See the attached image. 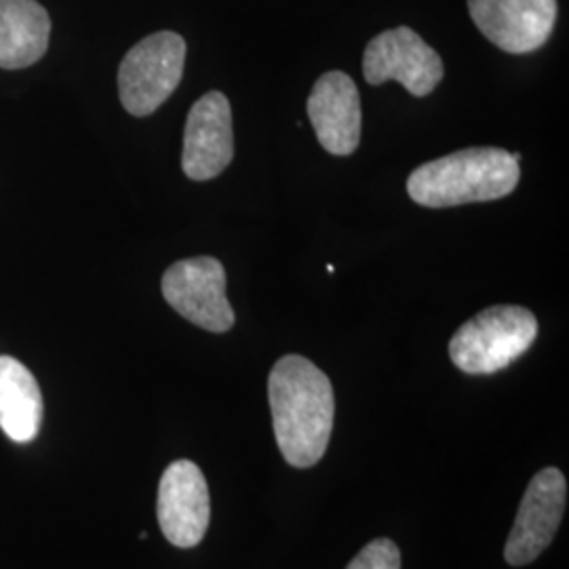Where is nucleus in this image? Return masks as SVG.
Wrapping results in <instances>:
<instances>
[{"label":"nucleus","instance_id":"nucleus-1","mask_svg":"<svg viewBox=\"0 0 569 569\" xmlns=\"http://www.w3.org/2000/svg\"><path fill=\"white\" fill-rule=\"evenodd\" d=\"M268 401L284 462L293 468L315 467L326 456L336 418L329 378L306 357L287 355L270 371Z\"/></svg>","mask_w":569,"mask_h":569},{"label":"nucleus","instance_id":"nucleus-2","mask_svg":"<svg viewBox=\"0 0 569 569\" xmlns=\"http://www.w3.org/2000/svg\"><path fill=\"white\" fill-rule=\"evenodd\" d=\"M519 178L521 169L510 152L481 146L420 164L407 178V192L422 207L443 209L505 199Z\"/></svg>","mask_w":569,"mask_h":569},{"label":"nucleus","instance_id":"nucleus-3","mask_svg":"<svg viewBox=\"0 0 569 569\" xmlns=\"http://www.w3.org/2000/svg\"><path fill=\"white\" fill-rule=\"evenodd\" d=\"M538 336V319L523 306H491L460 327L451 342L453 366L470 376L496 373L521 355Z\"/></svg>","mask_w":569,"mask_h":569},{"label":"nucleus","instance_id":"nucleus-4","mask_svg":"<svg viewBox=\"0 0 569 569\" xmlns=\"http://www.w3.org/2000/svg\"><path fill=\"white\" fill-rule=\"evenodd\" d=\"M186 41L176 32L146 37L122 58L119 96L133 117H148L159 110L182 81Z\"/></svg>","mask_w":569,"mask_h":569},{"label":"nucleus","instance_id":"nucleus-5","mask_svg":"<svg viewBox=\"0 0 569 569\" xmlns=\"http://www.w3.org/2000/svg\"><path fill=\"white\" fill-rule=\"evenodd\" d=\"M363 74L369 84L401 82L416 98H427L443 81L446 68L439 53L407 26L371 39L363 53Z\"/></svg>","mask_w":569,"mask_h":569},{"label":"nucleus","instance_id":"nucleus-6","mask_svg":"<svg viewBox=\"0 0 569 569\" xmlns=\"http://www.w3.org/2000/svg\"><path fill=\"white\" fill-rule=\"evenodd\" d=\"M163 298L192 326L226 333L234 326V310L226 298V270L216 258H190L167 268Z\"/></svg>","mask_w":569,"mask_h":569},{"label":"nucleus","instance_id":"nucleus-7","mask_svg":"<svg viewBox=\"0 0 569 569\" xmlns=\"http://www.w3.org/2000/svg\"><path fill=\"white\" fill-rule=\"evenodd\" d=\"M568 502V481L559 468H542L523 493L515 526L505 547L512 568L528 566L549 549L561 526Z\"/></svg>","mask_w":569,"mask_h":569},{"label":"nucleus","instance_id":"nucleus-8","mask_svg":"<svg viewBox=\"0 0 569 569\" xmlns=\"http://www.w3.org/2000/svg\"><path fill=\"white\" fill-rule=\"evenodd\" d=\"M163 536L178 549L197 547L207 533L211 502L203 470L190 460L164 468L157 502Z\"/></svg>","mask_w":569,"mask_h":569},{"label":"nucleus","instance_id":"nucleus-9","mask_svg":"<svg viewBox=\"0 0 569 569\" xmlns=\"http://www.w3.org/2000/svg\"><path fill=\"white\" fill-rule=\"evenodd\" d=\"M481 34L507 53H531L549 41L557 0H468Z\"/></svg>","mask_w":569,"mask_h":569},{"label":"nucleus","instance_id":"nucleus-10","mask_svg":"<svg viewBox=\"0 0 569 569\" xmlns=\"http://www.w3.org/2000/svg\"><path fill=\"white\" fill-rule=\"evenodd\" d=\"M234 157L232 110L224 93L209 91L190 108L183 129V173L194 182L218 178Z\"/></svg>","mask_w":569,"mask_h":569},{"label":"nucleus","instance_id":"nucleus-11","mask_svg":"<svg viewBox=\"0 0 569 569\" xmlns=\"http://www.w3.org/2000/svg\"><path fill=\"white\" fill-rule=\"evenodd\" d=\"M308 119L329 154L348 157L361 142V98L345 72H326L306 102Z\"/></svg>","mask_w":569,"mask_h":569},{"label":"nucleus","instance_id":"nucleus-12","mask_svg":"<svg viewBox=\"0 0 569 569\" xmlns=\"http://www.w3.org/2000/svg\"><path fill=\"white\" fill-rule=\"evenodd\" d=\"M51 20L37 0H0V68L21 70L41 60Z\"/></svg>","mask_w":569,"mask_h":569},{"label":"nucleus","instance_id":"nucleus-13","mask_svg":"<svg viewBox=\"0 0 569 569\" xmlns=\"http://www.w3.org/2000/svg\"><path fill=\"white\" fill-rule=\"evenodd\" d=\"M42 395L30 369L13 357H0V428L16 443L37 439Z\"/></svg>","mask_w":569,"mask_h":569},{"label":"nucleus","instance_id":"nucleus-14","mask_svg":"<svg viewBox=\"0 0 569 569\" xmlns=\"http://www.w3.org/2000/svg\"><path fill=\"white\" fill-rule=\"evenodd\" d=\"M346 569H401V550L390 538L369 542Z\"/></svg>","mask_w":569,"mask_h":569}]
</instances>
